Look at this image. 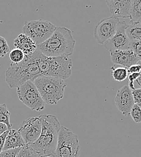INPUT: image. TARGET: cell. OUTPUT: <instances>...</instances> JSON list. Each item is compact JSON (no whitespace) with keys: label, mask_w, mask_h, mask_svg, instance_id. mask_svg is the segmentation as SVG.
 Masks as SVG:
<instances>
[{"label":"cell","mask_w":141,"mask_h":157,"mask_svg":"<svg viewBox=\"0 0 141 157\" xmlns=\"http://www.w3.org/2000/svg\"><path fill=\"white\" fill-rule=\"evenodd\" d=\"M41 121V132L37 140L29 145L40 157H55V151L60 131V123L53 115L39 116Z\"/></svg>","instance_id":"1"},{"label":"cell","mask_w":141,"mask_h":157,"mask_svg":"<svg viewBox=\"0 0 141 157\" xmlns=\"http://www.w3.org/2000/svg\"><path fill=\"white\" fill-rule=\"evenodd\" d=\"M39 50L30 56H25L18 63H12L5 72V81L11 88H18L28 81L34 82L41 76L38 65Z\"/></svg>","instance_id":"2"},{"label":"cell","mask_w":141,"mask_h":157,"mask_svg":"<svg viewBox=\"0 0 141 157\" xmlns=\"http://www.w3.org/2000/svg\"><path fill=\"white\" fill-rule=\"evenodd\" d=\"M73 32L64 27H57L52 36L37 46V49L48 57L70 56L73 55L75 40Z\"/></svg>","instance_id":"3"},{"label":"cell","mask_w":141,"mask_h":157,"mask_svg":"<svg viewBox=\"0 0 141 157\" xmlns=\"http://www.w3.org/2000/svg\"><path fill=\"white\" fill-rule=\"evenodd\" d=\"M38 65L41 76H43L54 77L65 80L70 78L72 73L73 63L69 56L48 57L39 50Z\"/></svg>","instance_id":"4"},{"label":"cell","mask_w":141,"mask_h":157,"mask_svg":"<svg viewBox=\"0 0 141 157\" xmlns=\"http://www.w3.org/2000/svg\"><path fill=\"white\" fill-rule=\"evenodd\" d=\"M45 103L54 105L64 98L67 83L65 80L54 77L41 76L33 82Z\"/></svg>","instance_id":"5"},{"label":"cell","mask_w":141,"mask_h":157,"mask_svg":"<svg viewBox=\"0 0 141 157\" xmlns=\"http://www.w3.org/2000/svg\"><path fill=\"white\" fill-rule=\"evenodd\" d=\"M78 137L70 129L61 126L55 151V157H79Z\"/></svg>","instance_id":"6"},{"label":"cell","mask_w":141,"mask_h":157,"mask_svg":"<svg viewBox=\"0 0 141 157\" xmlns=\"http://www.w3.org/2000/svg\"><path fill=\"white\" fill-rule=\"evenodd\" d=\"M56 28L54 24L48 21L34 20L25 22L22 33L30 37L38 46L49 39Z\"/></svg>","instance_id":"7"},{"label":"cell","mask_w":141,"mask_h":157,"mask_svg":"<svg viewBox=\"0 0 141 157\" xmlns=\"http://www.w3.org/2000/svg\"><path fill=\"white\" fill-rule=\"evenodd\" d=\"M19 100L33 111H41L45 109V103L32 81H28L16 88Z\"/></svg>","instance_id":"8"},{"label":"cell","mask_w":141,"mask_h":157,"mask_svg":"<svg viewBox=\"0 0 141 157\" xmlns=\"http://www.w3.org/2000/svg\"><path fill=\"white\" fill-rule=\"evenodd\" d=\"M119 22V19L112 17L100 21L94 29V36L97 42L99 44H104L112 38L117 32Z\"/></svg>","instance_id":"9"},{"label":"cell","mask_w":141,"mask_h":157,"mask_svg":"<svg viewBox=\"0 0 141 157\" xmlns=\"http://www.w3.org/2000/svg\"><path fill=\"white\" fill-rule=\"evenodd\" d=\"M41 128V121L39 117L29 118L20 124L18 131L25 144L31 145L40 137Z\"/></svg>","instance_id":"10"},{"label":"cell","mask_w":141,"mask_h":157,"mask_svg":"<svg viewBox=\"0 0 141 157\" xmlns=\"http://www.w3.org/2000/svg\"><path fill=\"white\" fill-rule=\"evenodd\" d=\"M127 26V24L125 21H120L115 35L103 44L104 47L109 50L110 53L117 50L130 49V41L125 33Z\"/></svg>","instance_id":"11"},{"label":"cell","mask_w":141,"mask_h":157,"mask_svg":"<svg viewBox=\"0 0 141 157\" xmlns=\"http://www.w3.org/2000/svg\"><path fill=\"white\" fill-rule=\"evenodd\" d=\"M115 104L118 109L125 116H129L135 105L132 90L129 85H124L118 90L115 98Z\"/></svg>","instance_id":"12"},{"label":"cell","mask_w":141,"mask_h":157,"mask_svg":"<svg viewBox=\"0 0 141 157\" xmlns=\"http://www.w3.org/2000/svg\"><path fill=\"white\" fill-rule=\"evenodd\" d=\"M133 0H108L106 1L112 17L130 18Z\"/></svg>","instance_id":"13"},{"label":"cell","mask_w":141,"mask_h":157,"mask_svg":"<svg viewBox=\"0 0 141 157\" xmlns=\"http://www.w3.org/2000/svg\"><path fill=\"white\" fill-rule=\"evenodd\" d=\"M111 58L115 65H120L127 69L140 62L137 56L131 49L117 50L111 52Z\"/></svg>","instance_id":"14"},{"label":"cell","mask_w":141,"mask_h":157,"mask_svg":"<svg viewBox=\"0 0 141 157\" xmlns=\"http://www.w3.org/2000/svg\"><path fill=\"white\" fill-rule=\"evenodd\" d=\"M14 46L21 50L25 56H30L37 49L36 43L28 36L22 33L14 40Z\"/></svg>","instance_id":"15"},{"label":"cell","mask_w":141,"mask_h":157,"mask_svg":"<svg viewBox=\"0 0 141 157\" xmlns=\"http://www.w3.org/2000/svg\"><path fill=\"white\" fill-rule=\"evenodd\" d=\"M26 144L19 132L16 129H10L5 138L3 151L22 147Z\"/></svg>","instance_id":"16"},{"label":"cell","mask_w":141,"mask_h":157,"mask_svg":"<svg viewBox=\"0 0 141 157\" xmlns=\"http://www.w3.org/2000/svg\"><path fill=\"white\" fill-rule=\"evenodd\" d=\"M125 33L130 42L141 40V24L130 23L127 24Z\"/></svg>","instance_id":"17"},{"label":"cell","mask_w":141,"mask_h":157,"mask_svg":"<svg viewBox=\"0 0 141 157\" xmlns=\"http://www.w3.org/2000/svg\"><path fill=\"white\" fill-rule=\"evenodd\" d=\"M130 20V23L141 24V0H133Z\"/></svg>","instance_id":"18"},{"label":"cell","mask_w":141,"mask_h":157,"mask_svg":"<svg viewBox=\"0 0 141 157\" xmlns=\"http://www.w3.org/2000/svg\"><path fill=\"white\" fill-rule=\"evenodd\" d=\"M10 113L5 104H0V123L5 124L9 130L12 129V124L10 123Z\"/></svg>","instance_id":"19"},{"label":"cell","mask_w":141,"mask_h":157,"mask_svg":"<svg viewBox=\"0 0 141 157\" xmlns=\"http://www.w3.org/2000/svg\"><path fill=\"white\" fill-rule=\"evenodd\" d=\"M112 70V75L114 79L117 82H121L128 78V70L124 67H118L115 68L114 67L111 68Z\"/></svg>","instance_id":"20"},{"label":"cell","mask_w":141,"mask_h":157,"mask_svg":"<svg viewBox=\"0 0 141 157\" xmlns=\"http://www.w3.org/2000/svg\"><path fill=\"white\" fill-rule=\"evenodd\" d=\"M25 58L23 53L18 48H14L10 52L9 59L14 63H18L22 62Z\"/></svg>","instance_id":"21"},{"label":"cell","mask_w":141,"mask_h":157,"mask_svg":"<svg viewBox=\"0 0 141 157\" xmlns=\"http://www.w3.org/2000/svg\"><path fill=\"white\" fill-rule=\"evenodd\" d=\"M16 157H41L29 145L22 147Z\"/></svg>","instance_id":"22"},{"label":"cell","mask_w":141,"mask_h":157,"mask_svg":"<svg viewBox=\"0 0 141 157\" xmlns=\"http://www.w3.org/2000/svg\"><path fill=\"white\" fill-rule=\"evenodd\" d=\"M130 116H131L135 123H141V109L138 103H135L132 107Z\"/></svg>","instance_id":"23"},{"label":"cell","mask_w":141,"mask_h":157,"mask_svg":"<svg viewBox=\"0 0 141 157\" xmlns=\"http://www.w3.org/2000/svg\"><path fill=\"white\" fill-rule=\"evenodd\" d=\"M130 49H131L137 56L141 62V40L131 41L130 44Z\"/></svg>","instance_id":"24"},{"label":"cell","mask_w":141,"mask_h":157,"mask_svg":"<svg viewBox=\"0 0 141 157\" xmlns=\"http://www.w3.org/2000/svg\"><path fill=\"white\" fill-rule=\"evenodd\" d=\"M10 52V47L5 39L0 36V58L7 55Z\"/></svg>","instance_id":"25"},{"label":"cell","mask_w":141,"mask_h":157,"mask_svg":"<svg viewBox=\"0 0 141 157\" xmlns=\"http://www.w3.org/2000/svg\"><path fill=\"white\" fill-rule=\"evenodd\" d=\"M22 147L2 151L0 154V157H16Z\"/></svg>","instance_id":"26"},{"label":"cell","mask_w":141,"mask_h":157,"mask_svg":"<svg viewBox=\"0 0 141 157\" xmlns=\"http://www.w3.org/2000/svg\"><path fill=\"white\" fill-rule=\"evenodd\" d=\"M135 103L141 104V88L132 90Z\"/></svg>","instance_id":"27"},{"label":"cell","mask_w":141,"mask_h":157,"mask_svg":"<svg viewBox=\"0 0 141 157\" xmlns=\"http://www.w3.org/2000/svg\"><path fill=\"white\" fill-rule=\"evenodd\" d=\"M128 73H139L141 70V63H137L131 66L129 68L127 69Z\"/></svg>","instance_id":"28"},{"label":"cell","mask_w":141,"mask_h":157,"mask_svg":"<svg viewBox=\"0 0 141 157\" xmlns=\"http://www.w3.org/2000/svg\"><path fill=\"white\" fill-rule=\"evenodd\" d=\"M9 131H7L6 132H5L4 133H3L1 136H0V154L3 151V149H4V144H5V138L6 137L9 133Z\"/></svg>","instance_id":"29"},{"label":"cell","mask_w":141,"mask_h":157,"mask_svg":"<svg viewBox=\"0 0 141 157\" xmlns=\"http://www.w3.org/2000/svg\"><path fill=\"white\" fill-rule=\"evenodd\" d=\"M8 130V128L5 124L0 123V136Z\"/></svg>","instance_id":"30"},{"label":"cell","mask_w":141,"mask_h":157,"mask_svg":"<svg viewBox=\"0 0 141 157\" xmlns=\"http://www.w3.org/2000/svg\"><path fill=\"white\" fill-rule=\"evenodd\" d=\"M136 81H137L138 83L139 84V85L141 86V71L139 72V78H138V79L136 80Z\"/></svg>","instance_id":"31"},{"label":"cell","mask_w":141,"mask_h":157,"mask_svg":"<svg viewBox=\"0 0 141 157\" xmlns=\"http://www.w3.org/2000/svg\"><path fill=\"white\" fill-rule=\"evenodd\" d=\"M51 157V156H43V157Z\"/></svg>","instance_id":"32"},{"label":"cell","mask_w":141,"mask_h":157,"mask_svg":"<svg viewBox=\"0 0 141 157\" xmlns=\"http://www.w3.org/2000/svg\"></svg>","instance_id":"33"}]
</instances>
